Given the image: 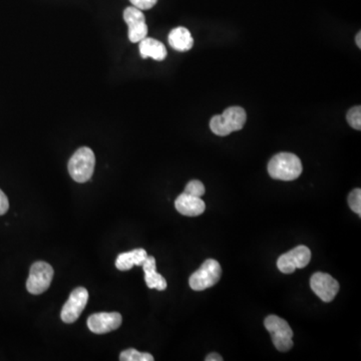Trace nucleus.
I'll return each instance as SVG.
<instances>
[{"label":"nucleus","mask_w":361,"mask_h":361,"mask_svg":"<svg viewBox=\"0 0 361 361\" xmlns=\"http://www.w3.org/2000/svg\"><path fill=\"white\" fill-rule=\"evenodd\" d=\"M140 54L142 59L152 58L155 61H161L167 56V49L165 45L159 40L145 37L140 42Z\"/></svg>","instance_id":"obj_14"},{"label":"nucleus","mask_w":361,"mask_h":361,"mask_svg":"<svg viewBox=\"0 0 361 361\" xmlns=\"http://www.w3.org/2000/svg\"><path fill=\"white\" fill-rule=\"evenodd\" d=\"M123 20L129 28L128 37L130 42L137 44L148 35V25L146 23L144 13L134 6L127 7L123 11Z\"/></svg>","instance_id":"obj_9"},{"label":"nucleus","mask_w":361,"mask_h":361,"mask_svg":"<svg viewBox=\"0 0 361 361\" xmlns=\"http://www.w3.org/2000/svg\"><path fill=\"white\" fill-rule=\"evenodd\" d=\"M310 287L316 295L324 302L334 300L338 293L339 284L334 277L326 273L317 272L310 279Z\"/></svg>","instance_id":"obj_10"},{"label":"nucleus","mask_w":361,"mask_h":361,"mask_svg":"<svg viewBox=\"0 0 361 361\" xmlns=\"http://www.w3.org/2000/svg\"><path fill=\"white\" fill-rule=\"evenodd\" d=\"M130 4L140 11H148L156 6L158 0H130Z\"/></svg>","instance_id":"obj_21"},{"label":"nucleus","mask_w":361,"mask_h":361,"mask_svg":"<svg viewBox=\"0 0 361 361\" xmlns=\"http://www.w3.org/2000/svg\"><path fill=\"white\" fill-rule=\"evenodd\" d=\"M87 301H89V292L87 289L84 287L75 289L71 292L70 298L61 310V320L68 324L77 322L87 306Z\"/></svg>","instance_id":"obj_8"},{"label":"nucleus","mask_w":361,"mask_h":361,"mask_svg":"<svg viewBox=\"0 0 361 361\" xmlns=\"http://www.w3.org/2000/svg\"><path fill=\"white\" fill-rule=\"evenodd\" d=\"M178 212L188 217H196L205 212L206 204L200 197L191 196L186 193L180 194L175 201Z\"/></svg>","instance_id":"obj_12"},{"label":"nucleus","mask_w":361,"mask_h":361,"mask_svg":"<svg viewBox=\"0 0 361 361\" xmlns=\"http://www.w3.org/2000/svg\"><path fill=\"white\" fill-rule=\"evenodd\" d=\"M148 257V253L145 249L139 248L135 250L120 254L116 260V267L121 271L132 269L134 266H142Z\"/></svg>","instance_id":"obj_15"},{"label":"nucleus","mask_w":361,"mask_h":361,"mask_svg":"<svg viewBox=\"0 0 361 361\" xmlns=\"http://www.w3.org/2000/svg\"><path fill=\"white\" fill-rule=\"evenodd\" d=\"M355 42H356V45H357L358 47H361V33L360 32H358L357 35H356V37H355Z\"/></svg>","instance_id":"obj_24"},{"label":"nucleus","mask_w":361,"mask_h":361,"mask_svg":"<svg viewBox=\"0 0 361 361\" xmlns=\"http://www.w3.org/2000/svg\"><path fill=\"white\" fill-rule=\"evenodd\" d=\"M348 205L353 212L361 216V190L355 189L348 195Z\"/></svg>","instance_id":"obj_20"},{"label":"nucleus","mask_w":361,"mask_h":361,"mask_svg":"<svg viewBox=\"0 0 361 361\" xmlns=\"http://www.w3.org/2000/svg\"><path fill=\"white\" fill-rule=\"evenodd\" d=\"M346 120L353 129L360 130L361 129V108L360 106H353L348 111Z\"/></svg>","instance_id":"obj_18"},{"label":"nucleus","mask_w":361,"mask_h":361,"mask_svg":"<svg viewBox=\"0 0 361 361\" xmlns=\"http://www.w3.org/2000/svg\"><path fill=\"white\" fill-rule=\"evenodd\" d=\"M247 120L246 111L241 106H231L222 115L214 116L210 121V129L214 134L225 137L233 132L243 129Z\"/></svg>","instance_id":"obj_2"},{"label":"nucleus","mask_w":361,"mask_h":361,"mask_svg":"<svg viewBox=\"0 0 361 361\" xmlns=\"http://www.w3.org/2000/svg\"><path fill=\"white\" fill-rule=\"evenodd\" d=\"M310 260V249L303 245L297 246L278 258L277 267L284 274H291L296 269L306 267Z\"/></svg>","instance_id":"obj_7"},{"label":"nucleus","mask_w":361,"mask_h":361,"mask_svg":"<svg viewBox=\"0 0 361 361\" xmlns=\"http://www.w3.org/2000/svg\"><path fill=\"white\" fill-rule=\"evenodd\" d=\"M142 269L145 272V281L149 289H157L159 291L167 289V281L165 278L157 272L155 257L148 256L142 264Z\"/></svg>","instance_id":"obj_13"},{"label":"nucleus","mask_w":361,"mask_h":361,"mask_svg":"<svg viewBox=\"0 0 361 361\" xmlns=\"http://www.w3.org/2000/svg\"><path fill=\"white\" fill-rule=\"evenodd\" d=\"M169 44L178 51H187L193 47L194 39L186 27H176L169 35Z\"/></svg>","instance_id":"obj_16"},{"label":"nucleus","mask_w":361,"mask_h":361,"mask_svg":"<svg viewBox=\"0 0 361 361\" xmlns=\"http://www.w3.org/2000/svg\"><path fill=\"white\" fill-rule=\"evenodd\" d=\"M96 166V156L92 149L82 147L73 154L68 161L71 177L78 183H85L92 179Z\"/></svg>","instance_id":"obj_3"},{"label":"nucleus","mask_w":361,"mask_h":361,"mask_svg":"<svg viewBox=\"0 0 361 361\" xmlns=\"http://www.w3.org/2000/svg\"><path fill=\"white\" fill-rule=\"evenodd\" d=\"M264 325L277 350L281 353L290 350L293 346V331L286 320L279 316L269 315L266 317Z\"/></svg>","instance_id":"obj_4"},{"label":"nucleus","mask_w":361,"mask_h":361,"mask_svg":"<svg viewBox=\"0 0 361 361\" xmlns=\"http://www.w3.org/2000/svg\"><path fill=\"white\" fill-rule=\"evenodd\" d=\"M206 361H222L223 357L220 355H218V353H210L207 357L205 358Z\"/></svg>","instance_id":"obj_23"},{"label":"nucleus","mask_w":361,"mask_h":361,"mask_svg":"<svg viewBox=\"0 0 361 361\" xmlns=\"http://www.w3.org/2000/svg\"><path fill=\"white\" fill-rule=\"evenodd\" d=\"M222 269L218 261L208 259L190 277V287L195 291H203L210 288L219 281Z\"/></svg>","instance_id":"obj_5"},{"label":"nucleus","mask_w":361,"mask_h":361,"mask_svg":"<svg viewBox=\"0 0 361 361\" xmlns=\"http://www.w3.org/2000/svg\"><path fill=\"white\" fill-rule=\"evenodd\" d=\"M54 274V271L49 263L44 261L33 263L26 281V289L33 295L44 293L51 286Z\"/></svg>","instance_id":"obj_6"},{"label":"nucleus","mask_w":361,"mask_h":361,"mask_svg":"<svg viewBox=\"0 0 361 361\" xmlns=\"http://www.w3.org/2000/svg\"><path fill=\"white\" fill-rule=\"evenodd\" d=\"M206 189L203 183L198 180H193L188 183L186 188H185L184 193L191 195V196L201 197L205 194Z\"/></svg>","instance_id":"obj_19"},{"label":"nucleus","mask_w":361,"mask_h":361,"mask_svg":"<svg viewBox=\"0 0 361 361\" xmlns=\"http://www.w3.org/2000/svg\"><path fill=\"white\" fill-rule=\"evenodd\" d=\"M302 171L300 159L291 153L277 154L268 164V173L275 180H296L302 174Z\"/></svg>","instance_id":"obj_1"},{"label":"nucleus","mask_w":361,"mask_h":361,"mask_svg":"<svg viewBox=\"0 0 361 361\" xmlns=\"http://www.w3.org/2000/svg\"><path fill=\"white\" fill-rule=\"evenodd\" d=\"M9 202L6 195L0 190V216L4 215L8 211Z\"/></svg>","instance_id":"obj_22"},{"label":"nucleus","mask_w":361,"mask_h":361,"mask_svg":"<svg viewBox=\"0 0 361 361\" xmlns=\"http://www.w3.org/2000/svg\"><path fill=\"white\" fill-rule=\"evenodd\" d=\"M122 322V315L118 312H101L90 316L87 327L92 334H104L118 329Z\"/></svg>","instance_id":"obj_11"},{"label":"nucleus","mask_w":361,"mask_h":361,"mask_svg":"<svg viewBox=\"0 0 361 361\" xmlns=\"http://www.w3.org/2000/svg\"><path fill=\"white\" fill-rule=\"evenodd\" d=\"M121 361H154L153 355L149 353H140L134 348L126 349L120 355Z\"/></svg>","instance_id":"obj_17"}]
</instances>
